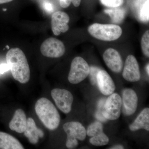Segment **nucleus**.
Returning <instances> with one entry per match:
<instances>
[{"label":"nucleus","instance_id":"f257e3e1","mask_svg":"<svg viewBox=\"0 0 149 149\" xmlns=\"http://www.w3.org/2000/svg\"><path fill=\"white\" fill-rule=\"evenodd\" d=\"M6 60L14 79L22 84L29 81L30 68L23 51L19 48H12L7 53Z\"/></svg>","mask_w":149,"mask_h":149},{"label":"nucleus","instance_id":"f03ea898","mask_svg":"<svg viewBox=\"0 0 149 149\" xmlns=\"http://www.w3.org/2000/svg\"><path fill=\"white\" fill-rule=\"evenodd\" d=\"M37 116L44 125L49 130H54L58 128L61 118L53 104L46 98L38 100L35 105Z\"/></svg>","mask_w":149,"mask_h":149},{"label":"nucleus","instance_id":"7ed1b4c3","mask_svg":"<svg viewBox=\"0 0 149 149\" xmlns=\"http://www.w3.org/2000/svg\"><path fill=\"white\" fill-rule=\"evenodd\" d=\"M89 33L98 40L113 41L118 39L122 35L121 27L113 24L95 23L88 27Z\"/></svg>","mask_w":149,"mask_h":149},{"label":"nucleus","instance_id":"20e7f679","mask_svg":"<svg viewBox=\"0 0 149 149\" xmlns=\"http://www.w3.org/2000/svg\"><path fill=\"white\" fill-rule=\"evenodd\" d=\"M63 128L67 135L66 146L68 149L75 148L78 145L77 140L84 141L87 136L85 127L78 122H67L63 125Z\"/></svg>","mask_w":149,"mask_h":149},{"label":"nucleus","instance_id":"39448f33","mask_svg":"<svg viewBox=\"0 0 149 149\" xmlns=\"http://www.w3.org/2000/svg\"><path fill=\"white\" fill-rule=\"evenodd\" d=\"M90 67L88 63L81 57L77 56L72 61L68 80L73 84H78L85 80L90 72Z\"/></svg>","mask_w":149,"mask_h":149},{"label":"nucleus","instance_id":"423d86ee","mask_svg":"<svg viewBox=\"0 0 149 149\" xmlns=\"http://www.w3.org/2000/svg\"><path fill=\"white\" fill-rule=\"evenodd\" d=\"M121 106V97L117 93H113L104 102L103 116L107 120H117L120 115Z\"/></svg>","mask_w":149,"mask_h":149},{"label":"nucleus","instance_id":"0eeeda50","mask_svg":"<svg viewBox=\"0 0 149 149\" xmlns=\"http://www.w3.org/2000/svg\"><path fill=\"white\" fill-rule=\"evenodd\" d=\"M40 51L43 56L47 57L58 58L64 55L65 49L64 44L61 40L50 37L42 43Z\"/></svg>","mask_w":149,"mask_h":149},{"label":"nucleus","instance_id":"6e6552de","mask_svg":"<svg viewBox=\"0 0 149 149\" xmlns=\"http://www.w3.org/2000/svg\"><path fill=\"white\" fill-rule=\"evenodd\" d=\"M51 96L59 109L64 113H69L72 109L73 95L65 89L55 88L51 91Z\"/></svg>","mask_w":149,"mask_h":149},{"label":"nucleus","instance_id":"1a4fd4ad","mask_svg":"<svg viewBox=\"0 0 149 149\" xmlns=\"http://www.w3.org/2000/svg\"><path fill=\"white\" fill-rule=\"evenodd\" d=\"M122 75L128 82H137L141 79L139 63L135 57L132 55H129L126 59Z\"/></svg>","mask_w":149,"mask_h":149},{"label":"nucleus","instance_id":"9d476101","mask_svg":"<svg viewBox=\"0 0 149 149\" xmlns=\"http://www.w3.org/2000/svg\"><path fill=\"white\" fill-rule=\"evenodd\" d=\"M122 112L126 116L132 115L136 112L138 104V97L136 92L131 89H125L123 92Z\"/></svg>","mask_w":149,"mask_h":149},{"label":"nucleus","instance_id":"9b49d317","mask_svg":"<svg viewBox=\"0 0 149 149\" xmlns=\"http://www.w3.org/2000/svg\"><path fill=\"white\" fill-rule=\"evenodd\" d=\"M69 15L64 12L58 11L55 12L52 15L51 20V27L54 35L58 36L61 33L67 32L69 28Z\"/></svg>","mask_w":149,"mask_h":149},{"label":"nucleus","instance_id":"f8f14e48","mask_svg":"<svg viewBox=\"0 0 149 149\" xmlns=\"http://www.w3.org/2000/svg\"><path fill=\"white\" fill-rule=\"evenodd\" d=\"M103 59L111 70L118 73L122 70L123 63L120 54L112 48L107 49L104 52Z\"/></svg>","mask_w":149,"mask_h":149},{"label":"nucleus","instance_id":"ddd939ff","mask_svg":"<svg viewBox=\"0 0 149 149\" xmlns=\"http://www.w3.org/2000/svg\"><path fill=\"white\" fill-rule=\"evenodd\" d=\"M97 83L100 91L105 95H110L115 90L114 82L109 74L103 70H100L97 76Z\"/></svg>","mask_w":149,"mask_h":149},{"label":"nucleus","instance_id":"4468645a","mask_svg":"<svg viewBox=\"0 0 149 149\" xmlns=\"http://www.w3.org/2000/svg\"><path fill=\"white\" fill-rule=\"evenodd\" d=\"M27 124V118L23 110H16L13 117L9 124L10 130L19 133H24Z\"/></svg>","mask_w":149,"mask_h":149},{"label":"nucleus","instance_id":"2eb2a0df","mask_svg":"<svg viewBox=\"0 0 149 149\" xmlns=\"http://www.w3.org/2000/svg\"><path fill=\"white\" fill-rule=\"evenodd\" d=\"M24 133L29 142L33 145L37 144L39 139L42 138L44 136V132L37 128L35 120L32 118H27V127Z\"/></svg>","mask_w":149,"mask_h":149},{"label":"nucleus","instance_id":"dca6fc26","mask_svg":"<svg viewBox=\"0 0 149 149\" xmlns=\"http://www.w3.org/2000/svg\"><path fill=\"white\" fill-rule=\"evenodd\" d=\"M131 131H135L141 129L149 130V109L143 110L137 116L134 122L129 125Z\"/></svg>","mask_w":149,"mask_h":149},{"label":"nucleus","instance_id":"f3484780","mask_svg":"<svg viewBox=\"0 0 149 149\" xmlns=\"http://www.w3.org/2000/svg\"><path fill=\"white\" fill-rule=\"evenodd\" d=\"M0 149H23L24 148L13 136L8 133L0 132Z\"/></svg>","mask_w":149,"mask_h":149},{"label":"nucleus","instance_id":"a211bd4d","mask_svg":"<svg viewBox=\"0 0 149 149\" xmlns=\"http://www.w3.org/2000/svg\"><path fill=\"white\" fill-rule=\"evenodd\" d=\"M104 11L109 15L112 22L115 23H120L122 22L125 17L126 13L124 8L119 7L107 9Z\"/></svg>","mask_w":149,"mask_h":149},{"label":"nucleus","instance_id":"6ab92c4d","mask_svg":"<svg viewBox=\"0 0 149 149\" xmlns=\"http://www.w3.org/2000/svg\"><path fill=\"white\" fill-rule=\"evenodd\" d=\"M90 142L93 146H105L108 143L109 139L104 132H103L91 137L90 139Z\"/></svg>","mask_w":149,"mask_h":149},{"label":"nucleus","instance_id":"aec40b11","mask_svg":"<svg viewBox=\"0 0 149 149\" xmlns=\"http://www.w3.org/2000/svg\"><path fill=\"white\" fill-rule=\"evenodd\" d=\"M103 132L102 124L99 121H95L91 124L86 130L87 135L90 137H93Z\"/></svg>","mask_w":149,"mask_h":149},{"label":"nucleus","instance_id":"412c9836","mask_svg":"<svg viewBox=\"0 0 149 149\" xmlns=\"http://www.w3.org/2000/svg\"><path fill=\"white\" fill-rule=\"evenodd\" d=\"M149 1L146 0L141 6L139 11V17L141 21L148 22L149 19Z\"/></svg>","mask_w":149,"mask_h":149},{"label":"nucleus","instance_id":"4be33fe9","mask_svg":"<svg viewBox=\"0 0 149 149\" xmlns=\"http://www.w3.org/2000/svg\"><path fill=\"white\" fill-rule=\"evenodd\" d=\"M141 48L143 53L148 57L149 56V31L147 30L143 35L141 40Z\"/></svg>","mask_w":149,"mask_h":149},{"label":"nucleus","instance_id":"5701e85b","mask_svg":"<svg viewBox=\"0 0 149 149\" xmlns=\"http://www.w3.org/2000/svg\"><path fill=\"white\" fill-rule=\"evenodd\" d=\"M100 70V69L97 67H90V72L88 75H89L90 82L92 85H94L97 84V76Z\"/></svg>","mask_w":149,"mask_h":149},{"label":"nucleus","instance_id":"b1692460","mask_svg":"<svg viewBox=\"0 0 149 149\" xmlns=\"http://www.w3.org/2000/svg\"><path fill=\"white\" fill-rule=\"evenodd\" d=\"M104 5L110 8L119 7L122 4L123 0H100Z\"/></svg>","mask_w":149,"mask_h":149},{"label":"nucleus","instance_id":"393cba45","mask_svg":"<svg viewBox=\"0 0 149 149\" xmlns=\"http://www.w3.org/2000/svg\"><path fill=\"white\" fill-rule=\"evenodd\" d=\"M104 100H101L100 101L98 104V110L96 113V117L99 120L102 121H106L107 119H106L104 117L102 114L103 109L104 103Z\"/></svg>","mask_w":149,"mask_h":149},{"label":"nucleus","instance_id":"a878e982","mask_svg":"<svg viewBox=\"0 0 149 149\" xmlns=\"http://www.w3.org/2000/svg\"><path fill=\"white\" fill-rule=\"evenodd\" d=\"M10 70V67L7 63L0 64V74H3Z\"/></svg>","mask_w":149,"mask_h":149},{"label":"nucleus","instance_id":"bb28decb","mask_svg":"<svg viewBox=\"0 0 149 149\" xmlns=\"http://www.w3.org/2000/svg\"><path fill=\"white\" fill-rule=\"evenodd\" d=\"M60 5L63 8L68 7L71 3V0H59Z\"/></svg>","mask_w":149,"mask_h":149},{"label":"nucleus","instance_id":"cd10ccee","mask_svg":"<svg viewBox=\"0 0 149 149\" xmlns=\"http://www.w3.org/2000/svg\"><path fill=\"white\" fill-rule=\"evenodd\" d=\"M44 7L46 10L48 11H52L53 10V6L52 4L49 2H45L44 3Z\"/></svg>","mask_w":149,"mask_h":149},{"label":"nucleus","instance_id":"c85d7f7f","mask_svg":"<svg viewBox=\"0 0 149 149\" xmlns=\"http://www.w3.org/2000/svg\"><path fill=\"white\" fill-rule=\"evenodd\" d=\"M71 1L73 5L76 7L79 6L81 3V0H71Z\"/></svg>","mask_w":149,"mask_h":149},{"label":"nucleus","instance_id":"c756f323","mask_svg":"<svg viewBox=\"0 0 149 149\" xmlns=\"http://www.w3.org/2000/svg\"><path fill=\"white\" fill-rule=\"evenodd\" d=\"M111 149H124V148L121 145H118L115 146H114L111 147L110 148Z\"/></svg>","mask_w":149,"mask_h":149},{"label":"nucleus","instance_id":"7c9ffc66","mask_svg":"<svg viewBox=\"0 0 149 149\" xmlns=\"http://www.w3.org/2000/svg\"><path fill=\"white\" fill-rule=\"evenodd\" d=\"M13 1V0H0V4L10 2H11Z\"/></svg>","mask_w":149,"mask_h":149},{"label":"nucleus","instance_id":"2f4dec72","mask_svg":"<svg viewBox=\"0 0 149 149\" xmlns=\"http://www.w3.org/2000/svg\"><path fill=\"white\" fill-rule=\"evenodd\" d=\"M146 71L147 73H148V75H149V63H148V64L146 66Z\"/></svg>","mask_w":149,"mask_h":149},{"label":"nucleus","instance_id":"473e14b6","mask_svg":"<svg viewBox=\"0 0 149 149\" xmlns=\"http://www.w3.org/2000/svg\"><path fill=\"white\" fill-rule=\"evenodd\" d=\"M6 47L7 49H9V47L8 46H6Z\"/></svg>","mask_w":149,"mask_h":149},{"label":"nucleus","instance_id":"72a5a7b5","mask_svg":"<svg viewBox=\"0 0 149 149\" xmlns=\"http://www.w3.org/2000/svg\"><path fill=\"white\" fill-rule=\"evenodd\" d=\"M6 9H3V11H6Z\"/></svg>","mask_w":149,"mask_h":149}]
</instances>
